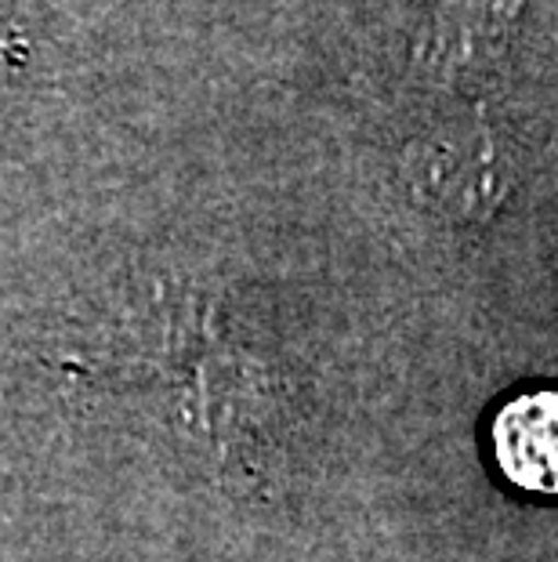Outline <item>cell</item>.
<instances>
[{
  "mask_svg": "<svg viewBox=\"0 0 558 562\" xmlns=\"http://www.w3.org/2000/svg\"><path fill=\"white\" fill-rule=\"evenodd\" d=\"M413 189L449 218H486L504 200V171L486 131L443 135L413 149Z\"/></svg>",
  "mask_w": 558,
  "mask_h": 562,
  "instance_id": "6da1fadb",
  "label": "cell"
},
{
  "mask_svg": "<svg viewBox=\"0 0 558 562\" xmlns=\"http://www.w3.org/2000/svg\"><path fill=\"white\" fill-rule=\"evenodd\" d=\"M493 458L512 486L558 497V392H522L493 417Z\"/></svg>",
  "mask_w": 558,
  "mask_h": 562,
  "instance_id": "7a4b0ae2",
  "label": "cell"
}]
</instances>
